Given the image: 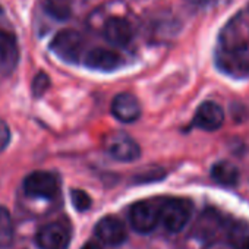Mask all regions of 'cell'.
<instances>
[{
	"mask_svg": "<svg viewBox=\"0 0 249 249\" xmlns=\"http://www.w3.org/2000/svg\"><path fill=\"white\" fill-rule=\"evenodd\" d=\"M192 214V204L188 199L170 198L160 204V223L172 233L186 227Z\"/></svg>",
	"mask_w": 249,
	"mask_h": 249,
	"instance_id": "1",
	"label": "cell"
},
{
	"mask_svg": "<svg viewBox=\"0 0 249 249\" xmlns=\"http://www.w3.org/2000/svg\"><path fill=\"white\" fill-rule=\"evenodd\" d=\"M218 66L229 75L248 76L249 75V43H237L224 47L217 56Z\"/></svg>",
	"mask_w": 249,
	"mask_h": 249,
	"instance_id": "2",
	"label": "cell"
},
{
	"mask_svg": "<svg viewBox=\"0 0 249 249\" xmlns=\"http://www.w3.org/2000/svg\"><path fill=\"white\" fill-rule=\"evenodd\" d=\"M59 186L57 176L46 170H36L24 180V191L31 198L53 199L59 194Z\"/></svg>",
	"mask_w": 249,
	"mask_h": 249,
	"instance_id": "3",
	"label": "cell"
},
{
	"mask_svg": "<svg viewBox=\"0 0 249 249\" xmlns=\"http://www.w3.org/2000/svg\"><path fill=\"white\" fill-rule=\"evenodd\" d=\"M50 49L63 62L76 63L82 54L84 40L82 36L75 30H62L52 40Z\"/></svg>",
	"mask_w": 249,
	"mask_h": 249,
	"instance_id": "4",
	"label": "cell"
},
{
	"mask_svg": "<svg viewBox=\"0 0 249 249\" xmlns=\"http://www.w3.org/2000/svg\"><path fill=\"white\" fill-rule=\"evenodd\" d=\"M131 227L138 233H150L160 223V204L154 201H138L129 208Z\"/></svg>",
	"mask_w": 249,
	"mask_h": 249,
	"instance_id": "5",
	"label": "cell"
},
{
	"mask_svg": "<svg viewBox=\"0 0 249 249\" xmlns=\"http://www.w3.org/2000/svg\"><path fill=\"white\" fill-rule=\"evenodd\" d=\"M106 150L114 160L124 163L135 161L141 156V148L137 141L122 131H114L106 138Z\"/></svg>",
	"mask_w": 249,
	"mask_h": 249,
	"instance_id": "6",
	"label": "cell"
},
{
	"mask_svg": "<svg viewBox=\"0 0 249 249\" xmlns=\"http://www.w3.org/2000/svg\"><path fill=\"white\" fill-rule=\"evenodd\" d=\"M71 240L68 226L62 223H49L41 227L36 236L40 249H66Z\"/></svg>",
	"mask_w": 249,
	"mask_h": 249,
	"instance_id": "7",
	"label": "cell"
},
{
	"mask_svg": "<svg viewBox=\"0 0 249 249\" xmlns=\"http://www.w3.org/2000/svg\"><path fill=\"white\" fill-rule=\"evenodd\" d=\"M95 236L108 246L122 245L128 237L126 226L114 215H106L95 224Z\"/></svg>",
	"mask_w": 249,
	"mask_h": 249,
	"instance_id": "8",
	"label": "cell"
},
{
	"mask_svg": "<svg viewBox=\"0 0 249 249\" xmlns=\"http://www.w3.org/2000/svg\"><path fill=\"white\" fill-rule=\"evenodd\" d=\"M141 104L138 98L129 92H120L111 101L113 116L123 123H132L141 116Z\"/></svg>",
	"mask_w": 249,
	"mask_h": 249,
	"instance_id": "9",
	"label": "cell"
},
{
	"mask_svg": "<svg viewBox=\"0 0 249 249\" xmlns=\"http://www.w3.org/2000/svg\"><path fill=\"white\" fill-rule=\"evenodd\" d=\"M19 60V50L17 37L9 33L0 30V75H11Z\"/></svg>",
	"mask_w": 249,
	"mask_h": 249,
	"instance_id": "10",
	"label": "cell"
},
{
	"mask_svg": "<svg viewBox=\"0 0 249 249\" xmlns=\"http://www.w3.org/2000/svg\"><path fill=\"white\" fill-rule=\"evenodd\" d=\"M194 123L198 128H201L207 132L217 131L224 123V111L220 107V104H217L214 101H204L196 108Z\"/></svg>",
	"mask_w": 249,
	"mask_h": 249,
	"instance_id": "11",
	"label": "cell"
},
{
	"mask_svg": "<svg viewBox=\"0 0 249 249\" xmlns=\"http://www.w3.org/2000/svg\"><path fill=\"white\" fill-rule=\"evenodd\" d=\"M84 63H85L87 68H89L92 71L111 72V71H116L117 68H120L122 57L119 56V53H116L113 50H107V49H103V47H97V49L89 50L85 54Z\"/></svg>",
	"mask_w": 249,
	"mask_h": 249,
	"instance_id": "12",
	"label": "cell"
},
{
	"mask_svg": "<svg viewBox=\"0 0 249 249\" xmlns=\"http://www.w3.org/2000/svg\"><path fill=\"white\" fill-rule=\"evenodd\" d=\"M132 27L123 18H110L104 24V38L116 46V47H126L132 40Z\"/></svg>",
	"mask_w": 249,
	"mask_h": 249,
	"instance_id": "13",
	"label": "cell"
},
{
	"mask_svg": "<svg viewBox=\"0 0 249 249\" xmlns=\"http://www.w3.org/2000/svg\"><path fill=\"white\" fill-rule=\"evenodd\" d=\"M223 227V218L217 211L207 210L204 211L194 226V236L199 240H213Z\"/></svg>",
	"mask_w": 249,
	"mask_h": 249,
	"instance_id": "14",
	"label": "cell"
},
{
	"mask_svg": "<svg viewBox=\"0 0 249 249\" xmlns=\"http://www.w3.org/2000/svg\"><path fill=\"white\" fill-rule=\"evenodd\" d=\"M227 240L233 249H249V223L236 220L227 227Z\"/></svg>",
	"mask_w": 249,
	"mask_h": 249,
	"instance_id": "15",
	"label": "cell"
},
{
	"mask_svg": "<svg viewBox=\"0 0 249 249\" xmlns=\"http://www.w3.org/2000/svg\"><path fill=\"white\" fill-rule=\"evenodd\" d=\"M211 178L223 186H234L239 182V170L230 161H218L211 169Z\"/></svg>",
	"mask_w": 249,
	"mask_h": 249,
	"instance_id": "16",
	"label": "cell"
},
{
	"mask_svg": "<svg viewBox=\"0 0 249 249\" xmlns=\"http://www.w3.org/2000/svg\"><path fill=\"white\" fill-rule=\"evenodd\" d=\"M15 240V224L9 210L0 205V249H9Z\"/></svg>",
	"mask_w": 249,
	"mask_h": 249,
	"instance_id": "17",
	"label": "cell"
},
{
	"mask_svg": "<svg viewBox=\"0 0 249 249\" xmlns=\"http://www.w3.org/2000/svg\"><path fill=\"white\" fill-rule=\"evenodd\" d=\"M72 3H73V0H47L46 9L52 17L63 21L71 15Z\"/></svg>",
	"mask_w": 249,
	"mask_h": 249,
	"instance_id": "18",
	"label": "cell"
},
{
	"mask_svg": "<svg viewBox=\"0 0 249 249\" xmlns=\"http://www.w3.org/2000/svg\"><path fill=\"white\" fill-rule=\"evenodd\" d=\"M71 201H72L73 208L79 213H84L91 207V198L82 189H72L71 191Z\"/></svg>",
	"mask_w": 249,
	"mask_h": 249,
	"instance_id": "19",
	"label": "cell"
},
{
	"mask_svg": "<svg viewBox=\"0 0 249 249\" xmlns=\"http://www.w3.org/2000/svg\"><path fill=\"white\" fill-rule=\"evenodd\" d=\"M50 87V78L47 73L44 72H40L36 75V78L33 79V84H31V91H33V95L34 97H41L44 95V92L49 89Z\"/></svg>",
	"mask_w": 249,
	"mask_h": 249,
	"instance_id": "20",
	"label": "cell"
},
{
	"mask_svg": "<svg viewBox=\"0 0 249 249\" xmlns=\"http://www.w3.org/2000/svg\"><path fill=\"white\" fill-rule=\"evenodd\" d=\"M11 142V129L5 120L0 119V153L5 151Z\"/></svg>",
	"mask_w": 249,
	"mask_h": 249,
	"instance_id": "21",
	"label": "cell"
},
{
	"mask_svg": "<svg viewBox=\"0 0 249 249\" xmlns=\"http://www.w3.org/2000/svg\"><path fill=\"white\" fill-rule=\"evenodd\" d=\"M81 249H101L97 243H94V242H88V243H85Z\"/></svg>",
	"mask_w": 249,
	"mask_h": 249,
	"instance_id": "22",
	"label": "cell"
}]
</instances>
